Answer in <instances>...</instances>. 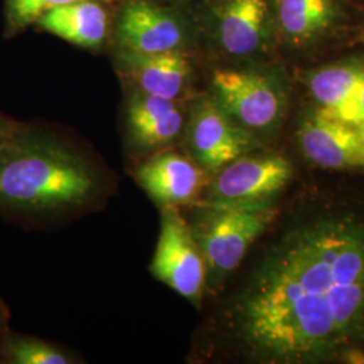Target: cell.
<instances>
[{
    "mask_svg": "<svg viewBox=\"0 0 364 364\" xmlns=\"http://www.w3.org/2000/svg\"><path fill=\"white\" fill-rule=\"evenodd\" d=\"M248 346L278 363L323 359L364 338V225L312 221L287 235L239 304Z\"/></svg>",
    "mask_w": 364,
    "mask_h": 364,
    "instance_id": "1",
    "label": "cell"
},
{
    "mask_svg": "<svg viewBox=\"0 0 364 364\" xmlns=\"http://www.w3.org/2000/svg\"><path fill=\"white\" fill-rule=\"evenodd\" d=\"M91 158L45 131L18 124L0 149V210L52 216L85 208L103 192Z\"/></svg>",
    "mask_w": 364,
    "mask_h": 364,
    "instance_id": "2",
    "label": "cell"
},
{
    "mask_svg": "<svg viewBox=\"0 0 364 364\" xmlns=\"http://www.w3.org/2000/svg\"><path fill=\"white\" fill-rule=\"evenodd\" d=\"M275 215L272 201L205 203L192 231L205 259L207 282L218 284L234 272Z\"/></svg>",
    "mask_w": 364,
    "mask_h": 364,
    "instance_id": "3",
    "label": "cell"
},
{
    "mask_svg": "<svg viewBox=\"0 0 364 364\" xmlns=\"http://www.w3.org/2000/svg\"><path fill=\"white\" fill-rule=\"evenodd\" d=\"M182 139L186 153L210 177L259 146L257 136L239 126L212 96H201L193 103Z\"/></svg>",
    "mask_w": 364,
    "mask_h": 364,
    "instance_id": "4",
    "label": "cell"
},
{
    "mask_svg": "<svg viewBox=\"0 0 364 364\" xmlns=\"http://www.w3.org/2000/svg\"><path fill=\"white\" fill-rule=\"evenodd\" d=\"M150 270L156 279L193 305L207 285V264L192 227L178 208H162L161 231Z\"/></svg>",
    "mask_w": 364,
    "mask_h": 364,
    "instance_id": "5",
    "label": "cell"
},
{
    "mask_svg": "<svg viewBox=\"0 0 364 364\" xmlns=\"http://www.w3.org/2000/svg\"><path fill=\"white\" fill-rule=\"evenodd\" d=\"M212 91L221 108L252 135L273 129L284 109L278 85L257 70L216 69Z\"/></svg>",
    "mask_w": 364,
    "mask_h": 364,
    "instance_id": "6",
    "label": "cell"
},
{
    "mask_svg": "<svg viewBox=\"0 0 364 364\" xmlns=\"http://www.w3.org/2000/svg\"><path fill=\"white\" fill-rule=\"evenodd\" d=\"M291 164L285 156L251 151L210 177L205 203L251 204L270 201L289 181Z\"/></svg>",
    "mask_w": 364,
    "mask_h": 364,
    "instance_id": "7",
    "label": "cell"
},
{
    "mask_svg": "<svg viewBox=\"0 0 364 364\" xmlns=\"http://www.w3.org/2000/svg\"><path fill=\"white\" fill-rule=\"evenodd\" d=\"M115 33L119 52L135 54L183 50L188 42L185 22L153 0H124Z\"/></svg>",
    "mask_w": 364,
    "mask_h": 364,
    "instance_id": "8",
    "label": "cell"
},
{
    "mask_svg": "<svg viewBox=\"0 0 364 364\" xmlns=\"http://www.w3.org/2000/svg\"><path fill=\"white\" fill-rule=\"evenodd\" d=\"M135 178L161 209L178 208L198 200L208 188L210 174L188 153L171 147L147 156Z\"/></svg>",
    "mask_w": 364,
    "mask_h": 364,
    "instance_id": "9",
    "label": "cell"
},
{
    "mask_svg": "<svg viewBox=\"0 0 364 364\" xmlns=\"http://www.w3.org/2000/svg\"><path fill=\"white\" fill-rule=\"evenodd\" d=\"M188 115L181 100H170L134 90L126 105L130 144L144 154L174 147L185 134Z\"/></svg>",
    "mask_w": 364,
    "mask_h": 364,
    "instance_id": "10",
    "label": "cell"
},
{
    "mask_svg": "<svg viewBox=\"0 0 364 364\" xmlns=\"http://www.w3.org/2000/svg\"><path fill=\"white\" fill-rule=\"evenodd\" d=\"M299 146L321 168H364V131L318 111L304 122Z\"/></svg>",
    "mask_w": 364,
    "mask_h": 364,
    "instance_id": "11",
    "label": "cell"
},
{
    "mask_svg": "<svg viewBox=\"0 0 364 364\" xmlns=\"http://www.w3.org/2000/svg\"><path fill=\"white\" fill-rule=\"evenodd\" d=\"M117 65L134 90L181 100L192 77V64L183 50L135 54L119 52Z\"/></svg>",
    "mask_w": 364,
    "mask_h": 364,
    "instance_id": "12",
    "label": "cell"
},
{
    "mask_svg": "<svg viewBox=\"0 0 364 364\" xmlns=\"http://www.w3.org/2000/svg\"><path fill=\"white\" fill-rule=\"evenodd\" d=\"M308 85L318 112L359 129V99L364 85V65L344 63L312 72Z\"/></svg>",
    "mask_w": 364,
    "mask_h": 364,
    "instance_id": "13",
    "label": "cell"
},
{
    "mask_svg": "<svg viewBox=\"0 0 364 364\" xmlns=\"http://www.w3.org/2000/svg\"><path fill=\"white\" fill-rule=\"evenodd\" d=\"M267 0H227L218 15V41L232 57L259 52L266 39Z\"/></svg>",
    "mask_w": 364,
    "mask_h": 364,
    "instance_id": "14",
    "label": "cell"
},
{
    "mask_svg": "<svg viewBox=\"0 0 364 364\" xmlns=\"http://www.w3.org/2000/svg\"><path fill=\"white\" fill-rule=\"evenodd\" d=\"M105 4L100 0H80L45 14L37 23L76 46L97 49L105 45L109 33V14Z\"/></svg>",
    "mask_w": 364,
    "mask_h": 364,
    "instance_id": "15",
    "label": "cell"
},
{
    "mask_svg": "<svg viewBox=\"0 0 364 364\" xmlns=\"http://www.w3.org/2000/svg\"><path fill=\"white\" fill-rule=\"evenodd\" d=\"M278 22L287 39L309 42L326 33L336 18L335 0H277Z\"/></svg>",
    "mask_w": 364,
    "mask_h": 364,
    "instance_id": "16",
    "label": "cell"
},
{
    "mask_svg": "<svg viewBox=\"0 0 364 364\" xmlns=\"http://www.w3.org/2000/svg\"><path fill=\"white\" fill-rule=\"evenodd\" d=\"M0 352L6 363L11 364H68L72 358L52 344L19 335H9L3 338Z\"/></svg>",
    "mask_w": 364,
    "mask_h": 364,
    "instance_id": "17",
    "label": "cell"
},
{
    "mask_svg": "<svg viewBox=\"0 0 364 364\" xmlns=\"http://www.w3.org/2000/svg\"><path fill=\"white\" fill-rule=\"evenodd\" d=\"M80 1V0H6V15L9 26L21 30L37 23L41 16L57 7ZM107 4L119 0H100Z\"/></svg>",
    "mask_w": 364,
    "mask_h": 364,
    "instance_id": "18",
    "label": "cell"
},
{
    "mask_svg": "<svg viewBox=\"0 0 364 364\" xmlns=\"http://www.w3.org/2000/svg\"><path fill=\"white\" fill-rule=\"evenodd\" d=\"M16 126H18V123L11 122V120L0 115V149H1L3 144L7 142V139L11 136V134L16 129Z\"/></svg>",
    "mask_w": 364,
    "mask_h": 364,
    "instance_id": "19",
    "label": "cell"
},
{
    "mask_svg": "<svg viewBox=\"0 0 364 364\" xmlns=\"http://www.w3.org/2000/svg\"><path fill=\"white\" fill-rule=\"evenodd\" d=\"M344 362L347 363L360 364L364 363V352L356 347H350L341 352Z\"/></svg>",
    "mask_w": 364,
    "mask_h": 364,
    "instance_id": "20",
    "label": "cell"
},
{
    "mask_svg": "<svg viewBox=\"0 0 364 364\" xmlns=\"http://www.w3.org/2000/svg\"><path fill=\"white\" fill-rule=\"evenodd\" d=\"M359 111H360V126H359V130L364 131V85L362 93H360V99H359Z\"/></svg>",
    "mask_w": 364,
    "mask_h": 364,
    "instance_id": "21",
    "label": "cell"
},
{
    "mask_svg": "<svg viewBox=\"0 0 364 364\" xmlns=\"http://www.w3.org/2000/svg\"><path fill=\"white\" fill-rule=\"evenodd\" d=\"M1 318H3V309H1V305H0V323H1Z\"/></svg>",
    "mask_w": 364,
    "mask_h": 364,
    "instance_id": "22",
    "label": "cell"
},
{
    "mask_svg": "<svg viewBox=\"0 0 364 364\" xmlns=\"http://www.w3.org/2000/svg\"><path fill=\"white\" fill-rule=\"evenodd\" d=\"M363 42H364V34H363Z\"/></svg>",
    "mask_w": 364,
    "mask_h": 364,
    "instance_id": "23",
    "label": "cell"
}]
</instances>
